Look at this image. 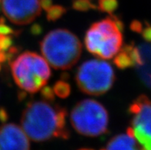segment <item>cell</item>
Returning <instances> with one entry per match:
<instances>
[{
  "mask_svg": "<svg viewBox=\"0 0 151 150\" xmlns=\"http://www.w3.org/2000/svg\"><path fill=\"white\" fill-rule=\"evenodd\" d=\"M66 116V110L53 101H33L29 103L23 111L21 124L24 132L33 141L65 139L69 137Z\"/></svg>",
  "mask_w": 151,
  "mask_h": 150,
  "instance_id": "1",
  "label": "cell"
},
{
  "mask_svg": "<svg viewBox=\"0 0 151 150\" xmlns=\"http://www.w3.org/2000/svg\"><path fill=\"white\" fill-rule=\"evenodd\" d=\"M41 51L54 68L68 70L78 62L82 46L75 34L66 29L51 31L40 43Z\"/></svg>",
  "mask_w": 151,
  "mask_h": 150,
  "instance_id": "2",
  "label": "cell"
},
{
  "mask_svg": "<svg viewBox=\"0 0 151 150\" xmlns=\"http://www.w3.org/2000/svg\"><path fill=\"white\" fill-rule=\"evenodd\" d=\"M124 28L121 19L114 15L94 23L85 34L86 48L99 58H112L122 48Z\"/></svg>",
  "mask_w": 151,
  "mask_h": 150,
  "instance_id": "3",
  "label": "cell"
},
{
  "mask_svg": "<svg viewBox=\"0 0 151 150\" xmlns=\"http://www.w3.org/2000/svg\"><path fill=\"white\" fill-rule=\"evenodd\" d=\"M12 74L22 90L36 93L48 82L51 70L44 57L34 52L26 51L11 63Z\"/></svg>",
  "mask_w": 151,
  "mask_h": 150,
  "instance_id": "4",
  "label": "cell"
},
{
  "mask_svg": "<svg viewBox=\"0 0 151 150\" xmlns=\"http://www.w3.org/2000/svg\"><path fill=\"white\" fill-rule=\"evenodd\" d=\"M73 128L81 135L98 136L107 131L108 113L105 107L94 100L80 101L71 112Z\"/></svg>",
  "mask_w": 151,
  "mask_h": 150,
  "instance_id": "5",
  "label": "cell"
},
{
  "mask_svg": "<svg viewBox=\"0 0 151 150\" xmlns=\"http://www.w3.org/2000/svg\"><path fill=\"white\" fill-rule=\"evenodd\" d=\"M115 74L113 67L103 60H89L78 69L76 82L82 92L88 95L100 96L113 86Z\"/></svg>",
  "mask_w": 151,
  "mask_h": 150,
  "instance_id": "6",
  "label": "cell"
},
{
  "mask_svg": "<svg viewBox=\"0 0 151 150\" xmlns=\"http://www.w3.org/2000/svg\"><path fill=\"white\" fill-rule=\"evenodd\" d=\"M132 115L127 133L135 138L143 150H151V100L147 96L138 97L129 107Z\"/></svg>",
  "mask_w": 151,
  "mask_h": 150,
  "instance_id": "7",
  "label": "cell"
},
{
  "mask_svg": "<svg viewBox=\"0 0 151 150\" xmlns=\"http://www.w3.org/2000/svg\"><path fill=\"white\" fill-rule=\"evenodd\" d=\"M2 9L11 22L22 25L39 16L42 7L39 0H2Z\"/></svg>",
  "mask_w": 151,
  "mask_h": 150,
  "instance_id": "8",
  "label": "cell"
},
{
  "mask_svg": "<svg viewBox=\"0 0 151 150\" xmlns=\"http://www.w3.org/2000/svg\"><path fill=\"white\" fill-rule=\"evenodd\" d=\"M28 136L14 123L0 126V150H29Z\"/></svg>",
  "mask_w": 151,
  "mask_h": 150,
  "instance_id": "9",
  "label": "cell"
},
{
  "mask_svg": "<svg viewBox=\"0 0 151 150\" xmlns=\"http://www.w3.org/2000/svg\"><path fill=\"white\" fill-rule=\"evenodd\" d=\"M115 65L120 69L134 66L144 65V57L140 49L133 44H128L121 48L114 60Z\"/></svg>",
  "mask_w": 151,
  "mask_h": 150,
  "instance_id": "10",
  "label": "cell"
},
{
  "mask_svg": "<svg viewBox=\"0 0 151 150\" xmlns=\"http://www.w3.org/2000/svg\"><path fill=\"white\" fill-rule=\"evenodd\" d=\"M104 150H143L137 146L135 138L129 133L113 137Z\"/></svg>",
  "mask_w": 151,
  "mask_h": 150,
  "instance_id": "11",
  "label": "cell"
},
{
  "mask_svg": "<svg viewBox=\"0 0 151 150\" xmlns=\"http://www.w3.org/2000/svg\"><path fill=\"white\" fill-rule=\"evenodd\" d=\"M47 19L50 22H55L59 19L66 13V9L60 5H52V6L46 10Z\"/></svg>",
  "mask_w": 151,
  "mask_h": 150,
  "instance_id": "12",
  "label": "cell"
},
{
  "mask_svg": "<svg viewBox=\"0 0 151 150\" xmlns=\"http://www.w3.org/2000/svg\"><path fill=\"white\" fill-rule=\"evenodd\" d=\"M54 93L61 98H66L71 93V87L67 82L64 80H58L54 85Z\"/></svg>",
  "mask_w": 151,
  "mask_h": 150,
  "instance_id": "13",
  "label": "cell"
},
{
  "mask_svg": "<svg viewBox=\"0 0 151 150\" xmlns=\"http://www.w3.org/2000/svg\"><path fill=\"white\" fill-rule=\"evenodd\" d=\"M97 6L100 11L112 15L118 7V2L117 0H98Z\"/></svg>",
  "mask_w": 151,
  "mask_h": 150,
  "instance_id": "14",
  "label": "cell"
},
{
  "mask_svg": "<svg viewBox=\"0 0 151 150\" xmlns=\"http://www.w3.org/2000/svg\"><path fill=\"white\" fill-rule=\"evenodd\" d=\"M72 8L75 10L86 11L91 9H98L92 0H72Z\"/></svg>",
  "mask_w": 151,
  "mask_h": 150,
  "instance_id": "15",
  "label": "cell"
},
{
  "mask_svg": "<svg viewBox=\"0 0 151 150\" xmlns=\"http://www.w3.org/2000/svg\"><path fill=\"white\" fill-rule=\"evenodd\" d=\"M42 96L45 100L54 101L55 99V93H54L53 88L50 87H43L42 88Z\"/></svg>",
  "mask_w": 151,
  "mask_h": 150,
  "instance_id": "16",
  "label": "cell"
},
{
  "mask_svg": "<svg viewBox=\"0 0 151 150\" xmlns=\"http://www.w3.org/2000/svg\"><path fill=\"white\" fill-rule=\"evenodd\" d=\"M143 38L147 42H151V24L149 22H146L145 28H143L141 32Z\"/></svg>",
  "mask_w": 151,
  "mask_h": 150,
  "instance_id": "17",
  "label": "cell"
},
{
  "mask_svg": "<svg viewBox=\"0 0 151 150\" xmlns=\"http://www.w3.org/2000/svg\"><path fill=\"white\" fill-rule=\"evenodd\" d=\"M143 28H144L143 24L140 21H137V20H134L130 24V29H131V30L137 33H141Z\"/></svg>",
  "mask_w": 151,
  "mask_h": 150,
  "instance_id": "18",
  "label": "cell"
},
{
  "mask_svg": "<svg viewBox=\"0 0 151 150\" xmlns=\"http://www.w3.org/2000/svg\"><path fill=\"white\" fill-rule=\"evenodd\" d=\"M40 4L42 9H44L45 11H46L48 8H50L52 6V2L51 0H41Z\"/></svg>",
  "mask_w": 151,
  "mask_h": 150,
  "instance_id": "19",
  "label": "cell"
},
{
  "mask_svg": "<svg viewBox=\"0 0 151 150\" xmlns=\"http://www.w3.org/2000/svg\"><path fill=\"white\" fill-rule=\"evenodd\" d=\"M32 30H33V33L34 34H38V33L41 32V27L38 26L37 25H35L34 26L32 27Z\"/></svg>",
  "mask_w": 151,
  "mask_h": 150,
  "instance_id": "20",
  "label": "cell"
},
{
  "mask_svg": "<svg viewBox=\"0 0 151 150\" xmlns=\"http://www.w3.org/2000/svg\"><path fill=\"white\" fill-rule=\"evenodd\" d=\"M79 150H94V149H81Z\"/></svg>",
  "mask_w": 151,
  "mask_h": 150,
  "instance_id": "21",
  "label": "cell"
},
{
  "mask_svg": "<svg viewBox=\"0 0 151 150\" xmlns=\"http://www.w3.org/2000/svg\"><path fill=\"white\" fill-rule=\"evenodd\" d=\"M0 70H1V64H0Z\"/></svg>",
  "mask_w": 151,
  "mask_h": 150,
  "instance_id": "22",
  "label": "cell"
}]
</instances>
